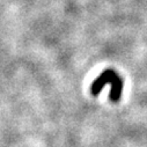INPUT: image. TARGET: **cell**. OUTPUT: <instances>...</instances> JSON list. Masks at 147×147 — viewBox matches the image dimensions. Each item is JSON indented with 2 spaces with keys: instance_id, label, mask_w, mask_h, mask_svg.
<instances>
[{
  "instance_id": "1",
  "label": "cell",
  "mask_w": 147,
  "mask_h": 147,
  "mask_svg": "<svg viewBox=\"0 0 147 147\" xmlns=\"http://www.w3.org/2000/svg\"><path fill=\"white\" fill-rule=\"evenodd\" d=\"M105 85L111 86V90H110V96H109L110 100L113 102H118L122 96L123 80L114 69L103 71L100 74V77H97L94 80V82L92 84V87H90L92 94L94 96H97Z\"/></svg>"
}]
</instances>
